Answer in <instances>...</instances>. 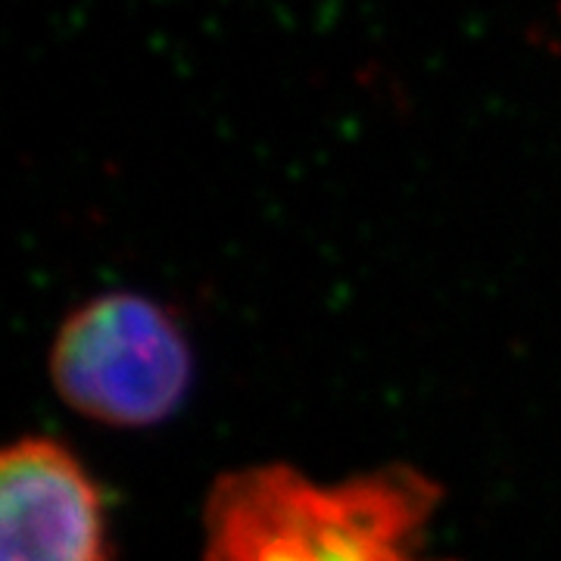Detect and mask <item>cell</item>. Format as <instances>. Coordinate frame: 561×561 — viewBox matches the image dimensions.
Wrapping results in <instances>:
<instances>
[{
  "label": "cell",
  "mask_w": 561,
  "mask_h": 561,
  "mask_svg": "<svg viewBox=\"0 0 561 561\" xmlns=\"http://www.w3.org/2000/svg\"><path fill=\"white\" fill-rule=\"evenodd\" d=\"M94 483L62 446L20 440L0 465V561H101Z\"/></svg>",
  "instance_id": "2"
},
{
  "label": "cell",
  "mask_w": 561,
  "mask_h": 561,
  "mask_svg": "<svg viewBox=\"0 0 561 561\" xmlns=\"http://www.w3.org/2000/svg\"><path fill=\"white\" fill-rule=\"evenodd\" d=\"M50 375L76 412L138 427L165 419L187 393L191 353L160 306L110 294L62 324Z\"/></svg>",
  "instance_id": "1"
}]
</instances>
